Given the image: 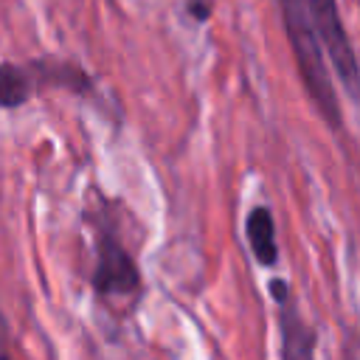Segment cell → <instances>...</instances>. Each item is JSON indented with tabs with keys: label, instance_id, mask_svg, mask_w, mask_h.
<instances>
[{
	"label": "cell",
	"instance_id": "5",
	"mask_svg": "<svg viewBox=\"0 0 360 360\" xmlns=\"http://www.w3.org/2000/svg\"><path fill=\"white\" fill-rule=\"evenodd\" d=\"M270 295L276 298L278 307V335H281L278 360H315V329L301 315L290 292V284L284 278H273Z\"/></svg>",
	"mask_w": 360,
	"mask_h": 360
},
{
	"label": "cell",
	"instance_id": "3",
	"mask_svg": "<svg viewBox=\"0 0 360 360\" xmlns=\"http://www.w3.org/2000/svg\"><path fill=\"white\" fill-rule=\"evenodd\" d=\"M90 284H93L96 295L104 301L132 298L141 292V284H143L135 256L121 242V236L107 214H101L96 222V259H93Z\"/></svg>",
	"mask_w": 360,
	"mask_h": 360
},
{
	"label": "cell",
	"instance_id": "7",
	"mask_svg": "<svg viewBox=\"0 0 360 360\" xmlns=\"http://www.w3.org/2000/svg\"><path fill=\"white\" fill-rule=\"evenodd\" d=\"M0 360H14V340H11V326L6 315L0 312Z\"/></svg>",
	"mask_w": 360,
	"mask_h": 360
},
{
	"label": "cell",
	"instance_id": "2",
	"mask_svg": "<svg viewBox=\"0 0 360 360\" xmlns=\"http://www.w3.org/2000/svg\"><path fill=\"white\" fill-rule=\"evenodd\" d=\"M45 90H65L76 98H96V79L79 62L62 56L0 62V110H20Z\"/></svg>",
	"mask_w": 360,
	"mask_h": 360
},
{
	"label": "cell",
	"instance_id": "8",
	"mask_svg": "<svg viewBox=\"0 0 360 360\" xmlns=\"http://www.w3.org/2000/svg\"><path fill=\"white\" fill-rule=\"evenodd\" d=\"M186 11H188V17H191V20L205 22V20L211 17V11H214V0H188Z\"/></svg>",
	"mask_w": 360,
	"mask_h": 360
},
{
	"label": "cell",
	"instance_id": "4",
	"mask_svg": "<svg viewBox=\"0 0 360 360\" xmlns=\"http://www.w3.org/2000/svg\"><path fill=\"white\" fill-rule=\"evenodd\" d=\"M307 3H309L323 53L329 59V68L335 70L338 82L349 90V98L360 107V59L349 39L346 25H343L338 0H307Z\"/></svg>",
	"mask_w": 360,
	"mask_h": 360
},
{
	"label": "cell",
	"instance_id": "6",
	"mask_svg": "<svg viewBox=\"0 0 360 360\" xmlns=\"http://www.w3.org/2000/svg\"><path fill=\"white\" fill-rule=\"evenodd\" d=\"M245 239L253 259L262 267L278 264V239H276V217L267 205H253L245 217Z\"/></svg>",
	"mask_w": 360,
	"mask_h": 360
},
{
	"label": "cell",
	"instance_id": "1",
	"mask_svg": "<svg viewBox=\"0 0 360 360\" xmlns=\"http://www.w3.org/2000/svg\"><path fill=\"white\" fill-rule=\"evenodd\" d=\"M278 6V17H281V28L287 34L290 42V53L295 59L298 68V79L304 84L307 98L312 101V107L318 110L321 121L332 129L340 132L343 129V112H340V98L338 90L332 84L329 68H326V53L323 45L318 39L315 31V20L309 11L307 0H276Z\"/></svg>",
	"mask_w": 360,
	"mask_h": 360
}]
</instances>
